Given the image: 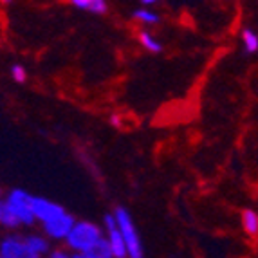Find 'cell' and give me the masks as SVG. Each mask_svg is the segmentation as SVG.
<instances>
[{"label": "cell", "instance_id": "1", "mask_svg": "<svg viewBox=\"0 0 258 258\" xmlns=\"http://www.w3.org/2000/svg\"><path fill=\"white\" fill-rule=\"evenodd\" d=\"M101 229L92 222H78L67 235V244L78 253H92L101 240Z\"/></svg>", "mask_w": 258, "mask_h": 258}, {"label": "cell", "instance_id": "2", "mask_svg": "<svg viewBox=\"0 0 258 258\" xmlns=\"http://www.w3.org/2000/svg\"><path fill=\"white\" fill-rule=\"evenodd\" d=\"M116 222L117 228H119L121 235H123V240L126 245V254L130 258H143V247H141V240H139V235L134 228L132 217L125 208H116Z\"/></svg>", "mask_w": 258, "mask_h": 258}, {"label": "cell", "instance_id": "3", "mask_svg": "<svg viewBox=\"0 0 258 258\" xmlns=\"http://www.w3.org/2000/svg\"><path fill=\"white\" fill-rule=\"evenodd\" d=\"M31 195H27L26 191L22 189H13L9 194L8 201H6V206L13 211L17 219L20 220V224H33L35 222V215H33V210H31Z\"/></svg>", "mask_w": 258, "mask_h": 258}, {"label": "cell", "instance_id": "4", "mask_svg": "<svg viewBox=\"0 0 258 258\" xmlns=\"http://www.w3.org/2000/svg\"><path fill=\"white\" fill-rule=\"evenodd\" d=\"M31 210H33V215H35V219L42 220V222L54 220V219H58V217L65 213V210L61 206L49 203L47 199H42V197H33V199H31Z\"/></svg>", "mask_w": 258, "mask_h": 258}, {"label": "cell", "instance_id": "5", "mask_svg": "<svg viewBox=\"0 0 258 258\" xmlns=\"http://www.w3.org/2000/svg\"><path fill=\"white\" fill-rule=\"evenodd\" d=\"M0 256L4 258H38L26 245V238L22 240L18 237H9L0 244Z\"/></svg>", "mask_w": 258, "mask_h": 258}, {"label": "cell", "instance_id": "6", "mask_svg": "<svg viewBox=\"0 0 258 258\" xmlns=\"http://www.w3.org/2000/svg\"><path fill=\"white\" fill-rule=\"evenodd\" d=\"M105 228L108 231V244H110L112 254L116 258H125L126 254V245L123 240V235H121L119 228H117L116 217L114 215H107L105 217Z\"/></svg>", "mask_w": 258, "mask_h": 258}, {"label": "cell", "instance_id": "7", "mask_svg": "<svg viewBox=\"0 0 258 258\" xmlns=\"http://www.w3.org/2000/svg\"><path fill=\"white\" fill-rule=\"evenodd\" d=\"M74 219L69 213H63L58 219L49 220L45 222V233L52 238H67V235L71 233V229L74 228Z\"/></svg>", "mask_w": 258, "mask_h": 258}, {"label": "cell", "instance_id": "8", "mask_svg": "<svg viewBox=\"0 0 258 258\" xmlns=\"http://www.w3.org/2000/svg\"><path fill=\"white\" fill-rule=\"evenodd\" d=\"M73 6L94 15L107 13V2H103V0H73Z\"/></svg>", "mask_w": 258, "mask_h": 258}, {"label": "cell", "instance_id": "9", "mask_svg": "<svg viewBox=\"0 0 258 258\" xmlns=\"http://www.w3.org/2000/svg\"><path fill=\"white\" fill-rule=\"evenodd\" d=\"M242 226H244L245 233H249V235L258 233V215L253 210H245L242 213Z\"/></svg>", "mask_w": 258, "mask_h": 258}, {"label": "cell", "instance_id": "10", "mask_svg": "<svg viewBox=\"0 0 258 258\" xmlns=\"http://www.w3.org/2000/svg\"><path fill=\"white\" fill-rule=\"evenodd\" d=\"M242 40H244L245 52L253 54V52L258 51V35L256 33H253L251 29H244L242 31Z\"/></svg>", "mask_w": 258, "mask_h": 258}, {"label": "cell", "instance_id": "11", "mask_svg": "<svg viewBox=\"0 0 258 258\" xmlns=\"http://www.w3.org/2000/svg\"><path fill=\"white\" fill-rule=\"evenodd\" d=\"M26 245L35 254H38V256L42 253H45V251H47V242L43 240L42 237H36V235H33V237H27L26 238Z\"/></svg>", "mask_w": 258, "mask_h": 258}, {"label": "cell", "instance_id": "12", "mask_svg": "<svg viewBox=\"0 0 258 258\" xmlns=\"http://www.w3.org/2000/svg\"><path fill=\"white\" fill-rule=\"evenodd\" d=\"M0 224H4L6 228H17L18 224H20V220L17 219V215H15L13 211L6 206V203H4V208L0 210Z\"/></svg>", "mask_w": 258, "mask_h": 258}, {"label": "cell", "instance_id": "13", "mask_svg": "<svg viewBox=\"0 0 258 258\" xmlns=\"http://www.w3.org/2000/svg\"><path fill=\"white\" fill-rule=\"evenodd\" d=\"M139 40H141L143 47L148 49L150 52H161V49H163V45H161L152 35H148V33H141V35H139Z\"/></svg>", "mask_w": 258, "mask_h": 258}, {"label": "cell", "instance_id": "14", "mask_svg": "<svg viewBox=\"0 0 258 258\" xmlns=\"http://www.w3.org/2000/svg\"><path fill=\"white\" fill-rule=\"evenodd\" d=\"M91 254H94L96 258H114L112 249H110V244H108V240H105V238H101V240L98 242V245L92 249Z\"/></svg>", "mask_w": 258, "mask_h": 258}, {"label": "cell", "instance_id": "15", "mask_svg": "<svg viewBox=\"0 0 258 258\" xmlns=\"http://www.w3.org/2000/svg\"><path fill=\"white\" fill-rule=\"evenodd\" d=\"M134 18L145 22V24H157V22L161 20L159 15L152 13L148 9H136V11H134Z\"/></svg>", "mask_w": 258, "mask_h": 258}, {"label": "cell", "instance_id": "16", "mask_svg": "<svg viewBox=\"0 0 258 258\" xmlns=\"http://www.w3.org/2000/svg\"><path fill=\"white\" fill-rule=\"evenodd\" d=\"M11 76H13L15 82L24 83V82H26L27 74H26V69H24L22 65H13V67H11Z\"/></svg>", "mask_w": 258, "mask_h": 258}, {"label": "cell", "instance_id": "17", "mask_svg": "<svg viewBox=\"0 0 258 258\" xmlns=\"http://www.w3.org/2000/svg\"><path fill=\"white\" fill-rule=\"evenodd\" d=\"M51 258H71V256L67 253H63V251H54Z\"/></svg>", "mask_w": 258, "mask_h": 258}, {"label": "cell", "instance_id": "18", "mask_svg": "<svg viewBox=\"0 0 258 258\" xmlns=\"http://www.w3.org/2000/svg\"><path fill=\"white\" fill-rule=\"evenodd\" d=\"M73 258H96V256L91 253H78V254H74Z\"/></svg>", "mask_w": 258, "mask_h": 258}, {"label": "cell", "instance_id": "19", "mask_svg": "<svg viewBox=\"0 0 258 258\" xmlns=\"http://www.w3.org/2000/svg\"><path fill=\"white\" fill-rule=\"evenodd\" d=\"M152 4H155L154 0H145V2H143V6H152Z\"/></svg>", "mask_w": 258, "mask_h": 258}, {"label": "cell", "instance_id": "20", "mask_svg": "<svg viewBox=\"0 0 258 258\" xmlns=\"http://www.w3.org/2000/svg\"><path fill=\"white\" fill-rule=\"evenodd\" d=\"M2 208H4V203H0V210H2Z\"/></svg>", "mask_w": 258, "mask_h": 258}, {"label": "cell", "instance_id": "21", "mask_svg": "<svg viewBox=\"0 0 258 258\" xmlns=\"http://www.w3.org/2000/svg\"><path fill=\"white\" fill-rule=\"evenodd\" d=\"M0 258H4V256H0Z\"/></svg>", "mask_w": 258, "mask_h": 258}]
</instances>
